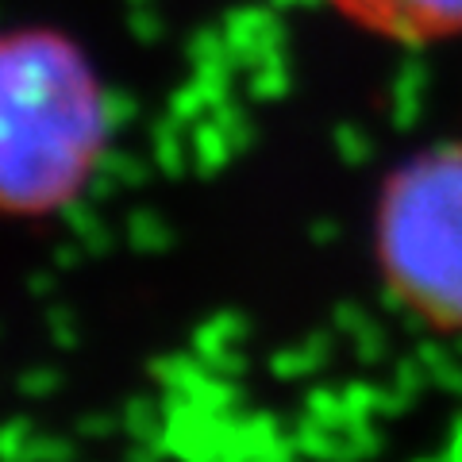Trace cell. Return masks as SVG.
Wrapping results in <instances>:
<instances>
[{
	"label": "cell",
	"instance_id": "obj_2",
	"mask_svg": "<svg viewBox=\"0 0 462 462\" xmlns=\"http://www.w3.org/2000/svg\"><path fill=\"white\" fill-rule=\"evenodd\" d=\"M374 254L404 309L462 328V151L416 154L385 181Z\"/></svg>",
	"mask_w": 462,
	"mask_h": 462
},
{
	"label": "cell",
	"instance_id": "obj_3",
	"mask_svg": "<svg viewBox=\"0 0 462 462\" xmlns=\"http://www.w3.org/2000/svg\"><path fill=\"white\" fill-rule=\"evenodd\" d=\"M351 23L397 42H431L462 32V0H331Z\"/></svg>",
	"mask_w": 462,
	"mask_h": 462
},
{
	"label": "cell",
	"instance_id": "obj_1",
	"mask_svg": "<svg viewBox=\"0 0 462 462\" xmlns=\"http://www.w3.org/2000/svg\"><path fill=\"white\" fill-rule=\"evenodd\" d=\"M112 135L89 54L54 27L0 32V216L42 220L78 205Z\"/></svg>",
	"mask_w": 462,
	"mask_h": 462
}]
</instances>
